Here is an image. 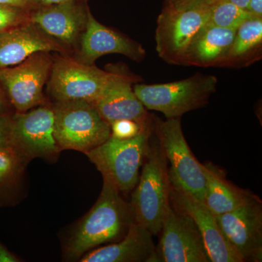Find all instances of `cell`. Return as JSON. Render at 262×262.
<instances>
[{
  "mask_svg": "<svg viewBox=\"0 0 262 262\" xmlns=\"http://www.w3.org/2000/svg\"><path fill=\"white\" fill-rule=\"evenodd\" d=\"M215 216L225 239L243 261H261L262 203L258 196Z\"/></svg>",
  "mask_w": 262,
  "mask_h": 262,
  "instance_id": "obj_12",
  "label": "cell"
},
{
  "mask_svg": "<svg viewBox=\"0 0 262 262\" xmlns=\"http://www.w3.org/2000/svg\"><path fill=\"white\" fill-rule=\"evenodd\" d=\"M209 5L186 9L163 8L155 30L156 51L169 64L182 66L184 55L196 33L208 21Z\"/></svg>",
  "mask_w": 262,
  "mask_h": 262,
  "instance_id": "obj_9",
  "label": "cell"
},
{
  "mask_svg": "<svg viewBox=\"0 0 262 262\" xmlns=\"http://www.w3.org/2000/svg\"><path fill=\"white\" fill-rule=\"evenodd\" d=\"M32 10L9 5H0V33L30 20Z\"/></svg>",
  "mask_w": 262,
  "mask_h": 262,
  "instance_id": "obj_24",
  "label": "cell"
},
{
  "mask_svg": "<svg viewBox=\"0 0 262 262\" xmlns=\"http://www.w3.org/2000/svg\"><path fill=\"white\" fill-rule=\"evenodd\" d=\"M112 70L113 78L91 103L110 125L119 120H134L141 125L149 123L151 117L136 96L133 86L142 79L117 66L112 67Z\"/></svg>",
  "mask_w": 262,
  "mask_h": 262,
  "instance_id": "obj_14",
  "label": "cell"
},
{
  "mask_svg": "<svg viewBox=\"0 0 262 262\" xmlns=\"http://www.w3.org/2000/svg\"><path fill=\"white\" fill-rule=\"evenodd\" d=\"M120 191L103 180L96 204L72 232L65 247L66 259L75 261L101 245L118 242L135 222L130 203Z\"/></svg>",
  "mask_w": 262,
  "mask_h": 262,
  "instance_id": "obj_1",
  "label": "cell"
},
{
  "mask_svg": "<svg viewBox=\"0 0 262 262\" xmlns=\"http://www.w3.org/2000/svg\"><path fill=\"white\" fill-rule=\"evenodd\" d=\"M108 54H120L141 62L145 58L146 51L140 43L99 23L91 12L80 46L71 56L84 64L94 65L98 58Z\"/></svg>",
  "mask_w": 262,
  "mask_h": 262,
  "instance_id": "obj_15",
  "label": "cell"
},
{
  "mask_svg": "<svg viewBox=\"0 0 262 262\" xmlns=\"http://www.w3.org/2000/svg\"><path fill=\"white\" fill-rule=\"evenodd\" d=\"M11 115H0V148L12 147Z\"/></svg>",
  "mask_w": 262,
  "mask_h": 262,
  "instance_id": "obj_27",
  "label": "cell"
},
{
  "mask_svg": "<svg viewBox=\"0 0 262 262\" xmlns=\"http://www.w3.org/2000/svg\"><path fill=\"white\" fill-rule=\"evenodd\" d=\"M246 10L255 18H262V0H250Z\"/></svg>",
  "mask_w": 262,
  "mask_h": 262,
  "instance_id": "obj_29",
  "label": "cell"
},
{
  "mask_svg": "<svg viewBox=\"0 0 262 262\" xmlns=\"http://www.w3.org/2000/svg\"><path fill=\"white\" fill-rule=\"evenodd\" d=\"M25 163L13 147L0 148V184L14 178Z\"/></svg>",
  "mask_w": 262,
  "mask_h": 262,
  "instance_id": "obj_23",
  "label": "cell"
},
{
  "mask_svg": "<svg viewBox=\"0 0 262 262\" xmlns=\"http://www.w3.org/2000/svg\"><path fill=\"white\" fill-rule=\"evenodd\" d=\"M168 168L163 148L151 132L142 170L130 204L136 223L153 236L160 234L164 218L171 205Z\"/></svg>",
  "mask_w": 262,
  "mask_h": 262,
  "instance_id": "obj_2",
  "label": "cell"
},
{
  "mask_svg": "<svg viewBox=\"0 0 262 262\" xmlns=\"http://www.w3.org/2000/svg\"><path fill=\"white\" fill-rule=\"evenodd\" d=\"M215 76L196 74L168 83L134 84V93L146 110L163 113L166 119L181 117L203 107L216 91Z\"/></svg>",
  "mask_w": 262,
  "mask_h": 262,
  "instance_id": "obj_4",
  "label": "cell"
},
{
  "mask_svg": "<svg viewBox=\"0 0 262 262\" xmlns=\"http://www.w3.org/2000/svg\"><path fill=\"white\" fill-rule=\"evenodd\" d=\"M157 262H211L195 222L187 213L170 205L164 218Z\"/></svg>",
  "mask_w": 262,
  "mask_h": 262,
  "instance_id": "obj_11",
  "label": "cell"
},
{
  "mask_svg": "<svg viewBox=\"0 0 262 262\" xmlns=\"http://www.w3.org/2000/svg\"><path fill=\"white\" fill-rule=\"evenodd\" d=\"M53 60L50 52H37L18 64L0 69V84L15 113H25L47 103L43 90Z\"/></svg>",
  "mask_w": 262,
  "mask_h": 262,
  "instance_id": "obj_8",
  "label": "cell"
},
{
  "mask_svg": "<svg viewBox=\"0 0 262 262\" xmlns=\"http://www.w3.org/2000/svg\"><path fill=\"white\" fill-rule=\"evenodd\" d=\"M173 206L192 217L201 232L211 262H244L221 231L216 216L202 203L171 188Z\"/></svg>",
  "mask_w": 262,
  "mask_h": 262,
  "instance_id": "obj_16",
  "label": "cell"
},
{
  "mask_svg": "<svg viewBox=\"0 0 262 262\" xmlns=\"http://www.w3.org/2000/svg\"><path fill=\"white\" fill-rule=\"evenodd\" d=\"M37 52L68 55L64 48L30 20L0 33V69L18 64Z\"/></svg>",
  "mask_w": 262,
  "mask_h": 262,
  "instance_id": "obj_17",
  "label": "cell"
},
{
  "mask_svg": "<svg viewBox=\"0 0 262 262\" xmlns=\"http://www.w3.org/2000/svg\"><path fill=\"white\" fill-rule=\"evenodd\" d=\"M209 8L208 23L222 28L237 30L241 24L253 17L247 10L225 0L215 1Z\"/></svg>",
  "mask_w": 262,
  "mask_h": 262,
  "instance_id": "obj_22",
  "label": "cell"
},
{
  "mask_svg": "<svg viewBox=\"0 0 262 262\" xmlns=\"http://www.w3.org/2000/svg\"><path fill=\"white\" fill-rule=\"evenodd\" d=\"M216 0H164L163 8L181 10L200 5H211Z\"/></svg>",
  "mask_w": 262,
  "mask_h": 262,
  "instance_id": "obj_26",
  "label": "cell"
},
{
  "mask_svg": "<svg viewBox=\"0 0 262 262\" xmlns=\"http://www.w3.org/2000/svg\"><path fill=\"white\" fill-rule=\"evenodd\" d=\"M151 134V122L136 137L120 140L110 136L85 155L102 174L103 180L120 192H129L139 181Z\"/></svg>",
  "mask_w": 262,
  "mask_h": 262,
  "instance_id": "obj_5",
  "label": "cell"
},
{
  "mask_svg": "<svg viewBox=\"0 0 262 262\" xmlns=\"http://www.w3.org/2000/svg\"><path fill=\"white\" fill-rule=\"evenodd\" d=\"M37 7L48 6V5L61 4L70 2H88L89 0H32Z\"/></svg>",
  "mask_w": 262,
  "mask_h": 262,
  "instance_id": "obj_32",
  "label": "cell"
},
{
  "mask_svg": "<svg viewBox=\"0 0 262 262\" xmlns=\"http://www.w3.org/2000/svg\"><path fill=\"white\" fill-rule=\"evenodd\" d=\"M90 13L88 2H70L38 7L31 11L30 21L72 56L80 46Z\"/></svg>",
  "mask_w": 262,
  "mask_h": 262,
  "instance_id": "obj_13",
  "label": "cell"
},
{
  "mask_svg": "<svg viewBox=\"0 0 262 262\" xmlns=\"http://www.w3.org/2000/svg\"><path fill=\"white\" fill-rule=\"evenodd\" d=\"M262 18H251L236 30L233 41L220 67L242 68L261 60Z\"/></svg>",
  "mask_w": 262,
  "mask_h": 262,
  "instance_id": "obj_21",
  "label": "cell"
},
{
  "mask_svg": "<svg viewBox=\"0 0 262 262\" xmlns=\"http://www.w3.org/2000/svg\"><path fill=\"white\" fill-rule=\"evenodd\" d=\"M10 101L0 84V115H10Z\"/></svg>",
  "mask_w": 262,
  "mask_h": 262,
  "instance_id": "obj_30",
  "label": "cell"
},
{
  "mask_svg": "<svg viewBox=\"0 0 262 262\" xmlns=\"http://www.w3.org/2000/svg\"><path fill=\"white\" fill-rule=\"evenodd\" d=\"M152 118V117H151ZM141 125L139 122L131 120H119L110 124L111 127V137L115 139L125 140L136 137L144 130V127L149 125Z\"/></svg>",
  "mask_w": 262,
  "mask_h": 262,
  "instance_id": "obj_25",
  "label": "cell"
},
{
  "mask_svg": "<svg viewBox=\"0 0 262 262\" xmlns=\"http://www.w3.org/2000/svg\"><path fill=\"white\" fill-rule=\"evenodd\" d=\"M113 70H100L94 65L80 63L70 55L54 56L47 93L56 101L94 102L113 78Z\"/></svg>",
  "mask_w": 262,
  "mask_h": 262,
  "instance_id": "obj_7",
  "label": "cell"
},
{
  "mask_svg": "<svg viewBox=\"0 0 262 262\" xmlns=\"http://www.w3.org/2000/svg\"><path fill=\"white\" fill-rule=\"evenodd\" d=\"M151 125L170 163L168 173L171 188L204 203L206 177L203 164L198 161L188 145L180 117L166 120L152 117Z\"/></svg>",
  "mask_w": 262,
  "mask_h": 262,
  "instance_id": "obj_3",
  "label": "cell"
},
{
  "mask_svg": "<svg viewBox=\"0 0 262 262\" xmlns=\"http://www.w3.org/2000/svg\"><path fill=\"white\" fill-rule=\"evenodd\" d=\"M18 259L14 254L10 252L5 246L0 244V262H18Z\"/></svg>",
  "mask_w": 262,
  "mask_h": 262,
  "instance_id": "obj_31",
  "label": "cell"
},
{
  "mask_svg": "<svg viewBox=\"0 0 262 262\" xmlns=\"http://www.w3.org/2000/svg\"><path fill=\"white\" fill-rule=\"evenodd\" d=\"M216 1H218V0H216ZM225 1L229 2V3L239 7L242 9L246 10L250 0H225Z\"/></svg>",
  "mask_w": 262,
  "mask_h": 262,
  "instance_id": "obj_33",
  "label": "cell"
},
{
  "mask_svg": "<svg viewBox=\"0 0 262 262\" xmlns=\"http://www.w3.org/2000/svg\"><path fill=\"white\" fill-rule=\"evenodd\" d=\"M235 33L234 29L207 23L193 38L184 55L182 66L203 68L220 67Z\"/></svg>",
  "mask_w": 262,
  "mask_h": 262,
  "instance_id": "obj_19",
  "label": "cell"
},
{
  "mask_svg": "<svg viewBox=\"0 0 262 262\" xmlns=\"http://www.w3.org/2000/svg\"><path fill=\"white\" fill-rule=\"evenodd\" d=\"M11 145L25 163L58 155L61 149L55 139L53 106L46 103L12 115Z\"/></svg>",
  "mask_w": 262,
  "mask_h": 262,
  "instance_id": "obj_10",
  "label": "cell"
},
{
  "mask_svg": "<svg viewBox=\"0 0 262 262\" xmlns=\"http://www.w3.org/2000/svg\"><path fill=\"white\" fill-rule=\"evenodd\" d=\"M203 168L206 177L204 203L213 214L233 211L255 196L227 180L225 172L213 164H203Z\"/></svg>",
  "mask_w": 262,
  "mask_h": 262,
  "instance_id": "obj_20",
  "label": "cell"
},
{
  "mask_svg": "<svg viewBox=\"0 0 262 262\" xmlns=\"http://www.w3.org/2000/svg\"><path fill=\"white\" fill-rule=\"evenodd\" d=\"M0 5H13L31 10L38 8L32 0H0Z\"/></svg>",
  "mask_w": 262,
  "mask_h": 262,
  "instance_id": "obj_28",
  "label": "cell"
},
{
  "mask_svg": "<svg viewBox=\"0 0 262 262\" xmlns=\"http://www.w3.org/2000/svg\"><path fill=\"white\" fill-rule=\"evenodd\" d=\"M52 106L55 139L61 150H76L85 154L111 136L110 124L89 101H56Z\"/></svg>",
  "mask_w": 262,
  "mask_h": 262,
  "instance_id": "obj_6",
  "label": "cell"
},
{
  "mask_svg": "<svg viewBox=\"0 0 262 262\" xmlns=\"http://www.w3.org/2000/svg\"><path fill=\"white\" fill-rule=\"evenodd\" d=\"M153 235L134 222L123 238L96 248L80 258L81 262H157Z\"/></svg>",
  "mask_w": 262,
  "mask_h": 262,
  "instance_id": "obj_18",
  "label": "cell"
}]
</instances>
